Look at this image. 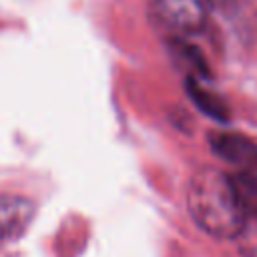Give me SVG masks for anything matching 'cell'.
I'll return each mask as SVG.
<instances>
[{"instance_id":"cell-3","label":"cell","mask_w":257,"mask_h":257,"mask_svg":"<svg viewBox=\"0 0 257 257\" xmlns=\"http://www.w3.org/2000/svg\"><path fill=\"white\" fill-rule=\"evenodd\" d=\"M217 157L243 173L257 175V143L239 133H215L209 139Z\"/></svg>"},{"instance_id":"cell-8","label":"cell","mask_w":257,"mask_h":257,"mask_svg":"<svg viewBox=\"0 0 257 257\" xmlns=\"http://www.w3.org/2000/svg\"><path fill=\"white\" fill-rule=\"evenodd\" d=\"M207 2H215V4H225V2H229V0H207Z\"/></svg>"},{"instance_id":"cell-5","label":"cell","mask_w":257,"mask_h":257,"mask_svg":"<svg viewBox=\"0 0 257 257\" xmlns=\"http://www.w3.org/2000/svg\"><path fill=\"white\" fill-rule=\"evenodd\" d=\"M185 88H187V94L193 100V104L203 114H207V116H211L213 120H219V122H227L229 120L231 112H229L225 100L219 94H215L213 90L205 88L197 76H189L187 82H185Z\"/></svg>"},{"instance_id":"cell-6","label":"cell","mask_w":257,"mask_h":257,"mask_svg":"<svg viewBox=\"0 0 257 257\" xmlns=\"http://www.w3.org/2000/svg\"><path fill=\"white\" fill-rule=\"evenodd\" d=\"M241 257H257V213L247 215L241 231L235 237Z\"/></svg>"},{"instance_id":"cell-4","label":"cell","mask_w":257,"mask_h":257,"mask_svg":"<svg viewBox=\"0 0 257 257\" xmlns=\"http://www.w3.org/2000/svg\"><path fill=\"white\" fill-rule=\"evenodd\" d=\"M34 217V203L20 195H0V243L22 235Z\"/></svg>"},{"instance_id":"cell-1","label":"cell","mask_w":257,"mask_h":257,"mask_svg":"<svg viewBox=\"0 0 257 257\" xmlns=\"http://www.w3.org/2000/svg\"><path fill=\"white\" fill-rule=\"evenodd\" d=\"M187 207L193 221L217 239H235L245 221L233 177L213 167H203L191 177Z\"/></svg>"},{"instance_id":"cell-7","label":"cell","mask_w":257,"mask_h":257,"mask_svg":"<svg viewBox=\"0 0 257 257\" xmlns=\"http://www.w3.org/2000/svg\"><path fill=\"white\" fill-rule=\"evenodd\" d=\"M175 54L179 56V60H183V62L189 66V70H193V74L203 76V78L209 76V66H207L203 54H201L193 44L175 42ZM193 74H191V76H193Z\"/></svg>"},{"instance_id":"cell-2","label":"cell","mask_w":257,"mask_h":257,"mask_svg":"<svg viewBox=\"0 0 257 257\" xmlns=\"http://www.w3.org/2000/svg\"><path fill=\"white\" fill-rule=\"evenodd\" d=\"M159 18L181 34H197L207 24V0H155Z\"/></svg>"}]
</instances>
